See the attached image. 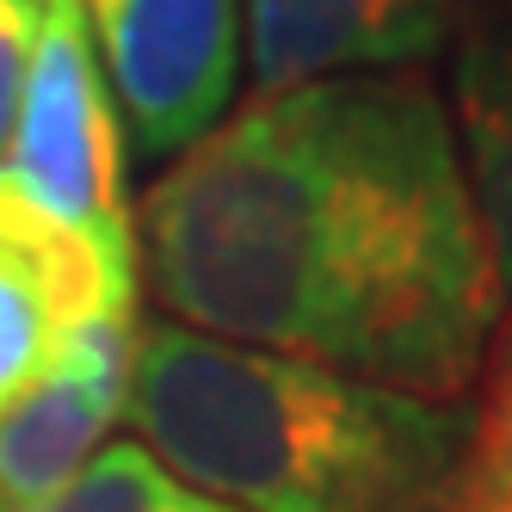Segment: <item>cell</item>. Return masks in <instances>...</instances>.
Instances as JSON below:
<instances>
[{"instance_id":"cell-1","label":"cell","mask_w":512,"mask_h":512,"mask_svg":"<svg viewBox=\"0 0 512 512\" xmlns=\"http://www.w3.org/2000/svg\"><path fill=\"white\" fill-rule=\"evenodd\" d=\"M136 247L192 334L457 401L506 321L451 105L420 68L260 93L142 198Z\"/></svg>"},{"instance_id":"cell-2","label":"cell","mask_w":512,"mask_h":512,"mask_svg":"<svg viewBox=\"0 0 512 512\" xmlns=\"http://www.w3.org/2000/svg\"><path fill=\"white\" fill-rule=\"evenodd\" d=\"M130 426L235 512H451L469 414L179 321L136 327Z\"/></svg>"},{"instance_id":"cell-3","label":"cell","mask_w":512,"mask_h":512,"mask_svg":"<svg viewBox=\"0 0 512 512\" xmlns=\"http://www.w3.org/2000/svg\"><path fill=\"white\" fill-rule=\"evenodd\" d=\"M0 173L99 253L136 266V216L124 204V130L93 50L87 0H44V31Z\"/></svg>"},{"instance_id":"cell-4","label":"cell","mask_w":512,"mask_h":512,"mask_svg":"<svg viewBox=\"0 0 512 512\" xmlns=\"http://www.w3.org/2000/svg\"><path fill=\"white\" fill-rule=\"evenodd\" d=\"M93 50L142 155H186L241 75V0H87Z\"/></svg>"},{"instance_id":"cell-5","label":"cell","mask_w":512,"mask_h":512,"mask_svg":"<svg viewBox=\"0 0 512 512\" xmlns=\"http://www.w3.org/2000/svg\"><path fill=\"white\" fill-rule=\"evenodd\" d=\"M112 309H136V266L99 253L0 173V414Z\"/></svg>"},{"instance_id":"cell-6","label":"cell","mask_w":512,"mask_h":512,"mask_svg":"<svg viewBox=\"0 0 512 512\" xmlns=\"http://www.w3.org/2000/svg\"><path fill=\"white\" fill-rule=\"evenodd\" d=\"M136 309H112L68 340L0 414V512H31L99 457V438L130 408Z\"/></svg>"},{"instance_id":"cell-7","label":"cell","mask_w":512,"mask_h":512,"mask_svg":"<svg viewBox=\"0 0 512 512\" xmlns=\"http://www.w3.org/2000/svg\"><path fill=\"white\" fill-rule=\"evenodd\" d=\"M463 0H247V68L260 93L340 75H395L451 38Z\"/></svg>"},{"instance_id":"cell-8","label":"cell","mask_w":512,"mask_h":512,"mask_svg":"<svg viewBox=\"0 0 512 512\" xmlns=\"http://www.w3.org/2000/svg\"><path fill=\"white\" fill-rule=\"evenodd\" d=\"M463 130H469V186L494 241L500 284L512 290V44L488 38L463 56Z\"/></svg>"},{"instance_id":"cell-9","label":"cell","mask_w":512,"mask_h":512,"mask_svg":"<svg viewBox=\"0 0 512 512\" xmlns=\"http://www.w3.org/2000/svg\"><path fill=\"white\" fill-rule=\"evenodd\" d=\"M482 401L469 414L451 512H512V309L482 358Z\"/></svg>"},{"instance_id":"cell-10","label":"cell","mask_w":512,"mask_h":512,"mask_svg":"<svg viewBox=\"0 0 512 512\" xmlns=\"http://www.w3.org/2000/svg\"><path fill=\"white\" fill-rule=\"evenodd\" d=\"M31 512H235V506L179 482L149 445H105L62 494H50Z\"/></svg>"},{"instance_id":"cell-11","label":"cell","mask_w":512,"mask_h":512,"mask_svg":"<svg viewBox=\"0 0 512 512\" xmlns=\"http://www.w3.org/2000/svg\"><path fill=\"white\" fill-rule=\"evenodd\" d=\"M38 31H44V0H0V161H7V142L19 124L31 56H38Z\"/></svg>"}]
</instances>
